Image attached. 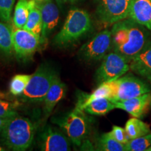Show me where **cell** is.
Returning <instances> with one entry per match:
<instances>
[{
  "mask_svg": "<svg viewBox=\"0 0 151 151\" xmlns=\"http://www.w3.org/2000/svg\"><path fill=\"white\" fill-rule=\"evenodd\" d=\"M129 18L151 31V0H132Z\"/></svg>",
  "mask_w": 151,
  "mask_h": 151,
  "instance_id": "cell-15",
  "label": "cell"
},
{
  "mask_svg": "<svg viewBox=\"0 0 151 151\" xmlns=\"http://www.w3.org/2000/svg\"><path fill=\"white\" fill-rule=\"evenodd\" d=\"M58 78L59 75L53 68L48 65H41L32 75L20 99L24 102L43 101L47 92Z\"/></svg>",
  "mask_w": 151,
  "mask_h": 151,
  "instance_id": "cell-4",
  "label": "cell"
},
{
  "mask_svg": "<svg viewBox=\"0 0 151 151\" xmlns=\"http://www.w3.org/2000/svg\"><path fill=\"white\" fill-rule=\"evenodd\" d=\"M2 150H4V148H3L2 147L0 146V151H2Z\"/></svg>",
  "mask_w": 151,
  "mask_h": 151,
  "instance_id": "cell-34",
  "label": "cell"
},
{
  "mask_svg": "<svg viewBox=\"0 0 151 151\" xmlns=\"http://www.w3.org/2000/svg\"><path fill=\"white\" fill-rule=\"evenodd\" d=\"M60 1H63V2H70V3H73L77 1L78 0H60Z\"/></svg>",
  "mask_w": 151,
  "mask_h": 151,
  "instance_id": "cell-32",
  "label": "cell"
},
{
  "mask_svg": "<svg viewBox=\"0 0 151 151\" xmlns=\"http://www.w3.org/2000/svg\"><path fill=\"white\" fill-rule=\"evenodd\" d=\"M110 132L114 139H116L119 142L123 143L124 145L127 144L130 140L129 136L127 135V132L125 131V129L121 127L114 125Z\"/></svg>",
  "mask_w": 151,
  "mask_h": 151,
  "instance_id": "cell-28",
  "label": "cell"
},
{
  "mask_svg": "<svg viewBox=\"0 0 151 151\" xmlns=\"http://www.w3.org/2000/svg\"><path fill=\"white\" fill-rule=\"evenodd\" d=\"M0 99H9L8 95L2 91H0Z\"/></svg>",
  "mask_w": 151,
  "mask_h": 151,
  "instance_id": "cell-30",
  "label": "cell"
},
{
  "mask_svg": "<svg viewBox=\"0 0 151 151\" xmlns=\"http://www.w3.org/2000/svg\"><path fill=\"white\" fill-rule=\"evenodd\" d=\"M14 50L18 60H27L35 54L41 43L40 38L24 28L12 29Z\"/></svg>",
  "mask_w": 151,
  "mask_h": 151,
  "instance_id": "cell-10",
  "label": "cell"
},
{
  "mask_svg": "<svg viewBox=\"0 0 151 151\" xmlns=\"http://www.w3.org/2000/svg\"><path fill=\"white\" fill-rule=\"evenodd\" d=\"M32 1H35V2H37L38 4H43L46 2L47 1H48V0H32Z\"/></svg>",
  "mask_w": 151,
  "mask_h": 151,
  "instance_id": "cell-31",
  "label": "cell"
},
{
  "mask_svg": "<svg viewBox=\"0 0 151 151\" xmlns=\"http://www.w3.org/2000/svg\"><path fill=\"white\" fill-rule=\"evenodd\" d=\"M66 85L58 78L52 83L43 100V113L46 118L50 116L57 104L65 97Z\"/></svg>",
  "mask_w": 151,
  "mask_h": 151,
  "instance_id": "cell-16",
  "label": "cell"
},
{
  "mask_svg": "<svg viewBox=\"0 0 151 151\" xmlns=\"http://www.w3.org/2000/svg\"><path fill=\"white\" fill-rule=\"evenodd\" d=\"M39 146L44 151H69L70 139L60 130L46 126L39 136Z\"/></svg>",
  "mask_w": 151,
  "mask_h": 151,
  "instance_id": "cell-11",
  "label": "cell"
},
{
  "mask_svg": "<svg viewBox=\"0 0 151 151\" xmlns=\"http://www.w3.org/2000/svg\"><path fill=\"white\" fill-rule=\"evenodd\" d=\"M107 83L112 92L109 98L112 101L131 99L150 92L148 85L135 76H121Z\"/></svg>",
  "mask_w": 151,
  "mask_h": 151,
  "instance_id": "cell-6",
  "label": "cell"
},
{
  "mask_svg": "<svg viewBox=\"0 0 151 151\" xmlns=\"http://www.w3.org/2000/svg\"><path fill=\"white\" fill-rule=\"evenodd\" d=\"M14 50L12 29L7 24L0 22V53L9 56Z\"/></svg>",
  "mask_w": 151,
  "mask_h": 151,
  "instance_id": "cell-21",
  "label": "cell"
},
{
  "mask_svg": "<svg viewBox=\"0 0 151 151\" xmlns=\"http://www.w3.org/2000/svg\"><path fill=\"white\" fill-rule=\"evenodd\" d=\"M32 75L17 74L11 79L9 84V90L11 94L14 96H20L23 93L27 86Z\"/></svg>",
  "mask_w": 151,
  "mask_h": 151,
  "instance_id": "cell-24",
  "label": "cell"
},
{
  "mask_svg": "<svg viewBox=\"0 0 151 151\" xmlns=\"http://www.w3.org/2000/svg\"><path fill=\"white\" fill-rule=\"evenodd\" d=\"M18 106V102H10L0 99V116L9 118L18 115L16 109Z\"/></svg>",
  "mask_w": 151,
  "mask_h": 151,
  "instance_id": "cell-26",
  "label": "cell"
},
{
  "mask_svg": "<svg viewBox=\"0 0 151 151\" xmlns=\"http://www.w3.org/2000/svg\"><path fill=\"white\" fill-rule=\"evenodd\" d=\"M130 69L129 62L116 52L106 55L97 71V79L100 84L114 81L122 76Z\"/></svg>",
  "mask_w": 151,
  "mask_h": 151,
  "instance_id": "cell-7",
  "label": "cell"
},
{
  "mask_svg": "<svg viewBox=\"0 0 151 151\" xmlns=\"http://www.w3.org/2000/svg\"><path fill=\"white\" fill-rule=\"evenodd\" d=\"M16 0H0V20L9 22Z\"/></svg>",
  "mask_w": 151,
  "mask_h": 151,
  "instance_id": "cell-27",
  "label": "cell"
},
{
  "mask_svg": "<svg viewBox=\"0 0 151 151\" xmlns=\"http://www.w3.org/2000/svg\"><path fill=\"white\" fill-rule=\"evenodd\" d=\"M98 148L104 151H124L126 150L125 145L120 143L113 137L111 132L101 135L98 141Z\"/></svg>",
  "mask_w": 151,
  "mask_h": 151,
  "instance_id": "cell-23",
  "label": "cell"
},
{
  "mask_svg": "<svg viewBox=\"0 0 151 151\" xmlns=\"http://www.w3.org/2000/svg\"><path fill=\"white\" fill-rule=\"evenodd\" d=\"M84 111L74 109L63 116L52 119V122L65 132L73 143L81 146L89 132L90 122Z\"/></svg>",
  "mask_w": 151,
  "mask_h": 151,
  "instance_id": "cell-5",
  "label": "cell"
},
{
  "mask_svg": "<svg viewBox=\"0 0 151 151\" xmlns=\"http://www.w3.org/2000/svg\"><path fill=\"white\" fill-rule=\"evenodd\" d=\"M30 9L29 0H18L15 7L14 18V27L24 28L27 23Z\"/></svg>",
  "mask_w": 151,
  "mask_h": 151,
  "instance_id": "cell-22",
  "label": "cell"
},
{
  "mask_svg": "<svg viewBox=\"0 0 151 151\" xmlns=\"http://www.w3.org/2000/svg\"><path fill=\"white\" fill-rule=\"evenodd\" d=\"M113 102L116 109H122L133 117L141 118L147 113L151 105V93L148 92L131 99Z\"/></svg>",
  "mask_w": 151,
  "mask_h": 151,
  "instance_id": "cell-13",
  "label": "cell"
},
{
  "mask_svg": "<svg viewBox=\"0 0 151 151\" xmlns=\"http://www.w3.org/2000/svg\"><path fill=\"white\" fill-rule=\"evenodd\" d=\"M111 89L108 84V83H103L100 84V86L94 91L90 94H85L82 95V97L79 98L78 103L76 106V109H80L84 111L86 106H88L91 101L94 99H99V98H110L111 95Z\"/></svg>",
  "mask_w": 151,
  "mask_h": 151,
  "instance_id": "cell-18",
  "label": "cell"
},
{
  "mask_svg": "<svg viewBox=\"0 0 151 151\" xmlns=\"http://www.w3.org/2000/svg\"><path fill=\"white\" fill-rule=\"evenodd\" d=\"M38 124L29 118L17 115L8 118L0 130L1 139L7 148L12 150L24 151L33 143Z\"/></svg>",
  "mask_w": 151,
  "mask_h": 151,
  "instance_id": "cell-2",
  "label": "cell"
},
{
  "mask_svg": "<svg viewBox=\"0 0 151 151\" xmlns=\"http://www.w3.org/2000/svg\"><path fill=\"white\" fill-rule=\"evenodd\" d=\"M125 131L130 139L142 137L150 133V126L140 120V118H133L129 119L125 124Z\"/></svg>",
  "mask_w": 151,
  "mask_h": 151,
  "instance_id": "cell-20",
  "label": "cell"
},
{
  "mask_svg": "<svg viewBox=\"0 0 151 151\" xmlns=\"http://www.w3.org/2000/svg\"><path fill=\"white\" fill-rule=\"evenodd\" d=\"M7 120H8V118H3V117L0 116V130L4 127V126L5 124L6 123Z\"/></svg>",
  "mask_w": 151,
  "mask_h": 151,
  "instance_id": "cell-29",
  "label": "cell"
},
{
  "mask_svg": "<svg viewBox=\"0 0 151 151\" xmlns=\"http://www.w3.org/2000/svg\"><path fill=\"white\" fill-rule=\"evenodd\" d=\"M146 151H151V146L146 149Z\"/></svg>",
  "mask_w": 151,
  "mask_h": 151,
  "instance_id": "cell-33",
  "label": "cell"
},
{
  "mask_svg": "<svg viewBox=\"0 0 151 151\" xmlns=\"http://www.w3.org/2000/svg\"><path fill=\"white\" fill-rule=\"evenodd\" d=\"M42 29L40 37L41 43L46 42L49 35L55 29L59 22V9L52 0L40 4Z\"/></svg>",
  "mask_w": 151,
  "mask_h": 151,
  "instance_id": "cell-12",
  "label": "cell"
},
{
  "mask_svg": "<svg viewBox=\"0 0 151 151\" xmlns=\"http://www.w3.org/2000/svg\"><path fill=\"white\" fill-rule=\"evenodd\" d=\"M91 27V18L87 11L71 9L68 13L63 27L55 37L53 43L58 47L70 46L88 33Z\"/></svg>",
  "mask_w": 151,
  "mask_h": 151,
  "instance_id": "cell-3",
  "label": "cell"
},
{
  "mask_svg": "<svg viewBox=\"0 0 151 151\" xmlns=\"http://www.w3.org/2000/svg\"><path fill=\"white\" fill-rule=\"evenodd\" d=\"M111 47L129 62L148 44V34L142 25L131 18L114 23L111 29Z\"/></svg>",
  "mask_w": 151,
  "mask_h": 151,
  "instance_id": "cell-1",
  "label": "cell"
},
{
  "mask_svg": "<svg viewBox=\"0 0 151 151\" xmlns=\"http://www.w3.org/2000/svg\"><path fill=\"white\" fill-rule=\"evenodd\" d=\"M130 69L151 83V43L129 62Z\"/></svg>",
  "mask_w": 151,
  "mask_h": 151,
  "instance_id": "cell-14",
  "label": "cell"
},
{
  "mask_svg": "<svg viewBox=\"0 0 151 151\" xmlns=\"http://www.w3.org/2000/svg\"><path fill=\"white\" fill-rule=\"evenodd\" d=\"M30 1V9L27 23L24 29L33 33L37 37H41V29H42V20L40 4L35 2L32 0Z\"/></svg>",
  "mask_w": 151,
  "mask_h": 151,
  "instance_id": "cell-17",
  "label": "cell"
},
{
  "mask_svg": "<svg viewBox=\"0 0 151 151\" xmlns=\"http://www.w3.org/2000/svg\"><path fill=\"white\" fill-rule=\"evenodd\" d=\"M114 109H116L114 102L109 98L103 97L91 101L86 106L84 111L88 114L100 116H104Z\"/></svg>",
  "mask_w": 151,
  "mask_h": 151,
  "instance_id": "cell-19",
  "label": "cell"
},
{
  "mask_svg": "<svg viewBox=\"0 0 151 151\" xmlns=\"http://www.w3.org/2000/svg\"><path fill=\"white\" fill-rule=\"evenodd\" d=\"M132 0H97L96 14L103 23L114 24L129 18Z\"/></svg>",
  "mask_w": 151,
  "mask_h": 151,
  "instance_id": "cell-8",
  "label": "cell"
},
{
  "mask_svg": "<svg viewBox=\"0 0 151 151\" xmlns=\"http://www.w3.org/2000/svg\"><path fill=\"white\" fill-rule=\"evenodd\" d=\"M151 146V132L142 137L130 139L125 145L127 151H143Z\"/></svg>",
  "mask_w": 151,
  "mask_h": 151,
  "instance_id": "cell-25",
  "label": "cell"
},
{
  "mask_svg": "<svg viewBox=\"0 0 151 151\" xmlns=\"http://www.w3.org/2000/svg\"><path fill=\"white\" fill-rule=\"evenodd\" d=\"M111 48V32L108 29L98 33L81 47L79 54L88 62L103 60Z\"/></svg>",
  "mask_w": 151,
  "mask_h": 151,
  "instance_id": "cell-9",
  "label": "cell"
}]
</instances>
